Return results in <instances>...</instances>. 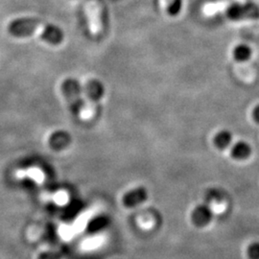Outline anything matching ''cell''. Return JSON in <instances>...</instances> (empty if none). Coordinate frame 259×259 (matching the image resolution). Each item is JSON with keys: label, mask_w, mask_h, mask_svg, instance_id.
<instances>
[{"label": "cell", "mask_w": 259, "mask_h": 259, "mask_svg": "<svg viewBox=\"0 0 259 259\" xmlns=\"http://www.w3.org/2000/svg\"><path fill=\"white\" fill-rule=\"evenodd\" d=\"M8 32L16 37L38 36L52 46H59L64 41L65 35L61 28L30 18L13 20L8 26Z\"/></svg>", "instance_id": "1"}, {"label": "cell", "mask_w": 259, "mask_h": 259, "mask_svg": "<svg viewBox=\"0 0 259 259\" xmlns=\"http://www.w3.org/2000/svg\"><path fill=\"white\" fill-rule=\"evenodd\" d=\"M227 16L232 20L258 19L259 7L254 3L233 4L227 10Z\"/></svg>", "instance_id": "2"}, {"label": "cell", "mask_w": 259, "mask_h": 259, "mask_svg": "<svg viewBox=\"0 0 259 259\" xmlns=\"http://www.w3.org/2000/svg\"><path fill=\"white\" fill-rule=\"evenodd\" d=\"M212 219V209L207 204H198L191 212V221L198 228H204L208 226Z\"/></svg>", "instance_id": "3"}, {"label": "cell", "mask_w": 259, "mask_h": 259, "mask_svg": "<svg viewBox=\"0 0 259 259\" xmlns=\"http://www.w3.org/2000/svg\"><path fill=\"white\" fill-rule=\"evenodd\" d=\"M147 199H148L147 189L143 186H139L125 193L123 196L122 202L126 207L133 208L144 203L145 201H147Z\"/></svg>", "instance_id": "4"}, {"label": "cell", "mask_w": 259, "mask_h": 259, "mask_svg": "<svg viewBox=\"0 0 259 259\" xmlns=\"http://www.w3.org/2000/svg\"><path fill=\"white\" fill-rule=\"evenodd\" d=\"M252 149L250 143L244 140H239L235 142L231 149V155L234 159L245 160L251 156Z\"/></svg>", "instance_id": "5"}, {"label": "cell", "mask_w": 259, "mask_h": 259, "mask_svg": "<svg viewBox=\"0 0 259 259\" xmlns=\"http://www.w3.org/2000/svg\"><path fill=\"white\" fill-rule=\"evenodd\" d=\"M88 15L90 19V27L93 35H97L101 31V19H100V8L99 6L92 2L88 6Z\"/></svg>", "instance_id": "6"}, {"label": "cell", "mask_w": 259, "mask_h": 259, "mask_svg": "<svg viewBox=\"0 0 259 259\" xmlns=\"http://www.w3.org/2000/svg\"><path fill=\"white\" fill-rule=\"evenodd\" d=\"M232 140H233V136L231 131L221 130L214 136L213 143L216 148L219 150H226L232 145Z\"/></svg>", "instance_id": "7"}, {"label": "cell", "mask_w": 259, "mask_h": 259, "mask_svg": "<svg viewBox=\"0 0 259 259\" xmlns=\"http://www.w3.org/2000/svg\"><path fill=\"white\" fill-rule=\"evenodd\" d=\"M252 56V51L249 46L246 45H239L233 49V57L237 62H247L249 61Z\"/></svg>", "instance_id": "8"}, {"label": "cell", "mask_w": 259, "mask_h": 259, "mask_svg": "<svg viewBox=\"0 0 259 259\" xmlns=\"http://www.w3.org/2000/svg\"><path fill=\"white\" fill-rule=\"evenodd\" d=\"M89 93L94 99L101 98L104 94V87H103L102 83H99L97 81L92 82L89 84Z\"/></svg>", "instance_id": "9"}, {"label": "cell", "mask_w": 259, "mask_h": 259, "mask_svg": "<svg viewBox=\"0 0 259 259\" xmlns=\"http://www.w3.org/2000/svg\"><path fill=\"white\" fill-rule=\"evenodd\" d=\"M183 0H172L167 7V13L170 17H177L183 9Z\"/></svg>", "instance_id": "10"}, {"label": "cell", "mask_w": 259, "mask_h": 259, "mask_svg": "<svg viewBox=\"0 0 259 259\" xmlns=\"http://www.w3.org/2000/svg\"><path fill=\"white\" fill-rule=\"evenodd\" d=\"M248 256L250 259H259V241L250 243L247 250Z\"/></svg>", "instance_id": "11"}, {"label": "cell", "mask_w": 259, "mask_h": 259, "mask_svg": "<svg viewBox=\"0 0 259 259\" xmlns=\"http://www.w3.org/2000/svg\"><path fill=\"white\" fill-rule=\"evenodd\" d=\"M252 118L257 124H259V104L256 105L252 110Z\"/></svg>", "instance_id": "12"}]
</instances>
